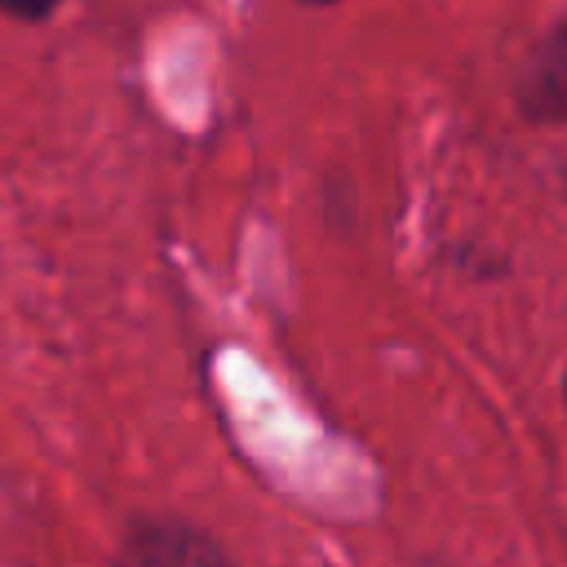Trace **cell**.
Returning <instances> with one entry per match:
<instances>
[{
    "label": "cell",
    "instance_id": "1",
    "mask_svg": "<svg viewBox=\"0 0 567 567\" xmlns=\"http://www.w3.org/2000/svg\"><path fill=\"white\" fill-rule=\"evenodd\" d=\"M58 0H0L4 13H18V18H44Z\"/></svg>",
    "mask_w": 567,
    "mask_h": 567
}]
</instances>
